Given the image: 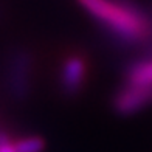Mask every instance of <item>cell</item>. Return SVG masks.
I'll return each instance as SVG.
<instances>
[{"instance_id":"cell-7","label":"cell","mask_w":152,"mask_h":152,"mask_svg":"<svg viewBox=\"0 0 152 152\" xmlns=\"http://www.w3.org/2000/svg\"><path fill=\"white\" fill-rule=\"evenodd\" d=\"M0 152H16L14 143L5 132H0Z\"/></svg>"},{"instance_id":"cell-6","label":"cell","mask_w":152,"mask_h":152,"mask_svg":"<svg viewBox=\"0 0 152 152\" xmlns=\"http://www.w3.org/2000/svg\"><path fill=\"white\" fill-rule=\"evenodd\" d=\"M16 152H44L47 148V141L40 135H28L12 141Z\"/></svg>"},{"instance_id":"cell-2","label":"cell","mask_w":152,"mask_h":152,"mask_svg":"<svg viewBox=\"0 0 152 152\" xmlns=\"http://www.w3.org/2000/svg\"><path fill=\"white\" fill-rule=\"evenodd\" d=\"M33 56L25 50H17L10 54L6 65V86L8 92L16 99H26L33 87Z\"/></svg>"},{"instance_id":"cell-4","label":"cell","mask_w":152,"mask_h":152,"mask_svg":"<svg viewBox=\"0 0 152 152\" xmlns=\"http://www.w3.org/2000/svg\"><path fill=\"white\" fill-rule=\"evenodd\" d=\"M152 104V87L124 84L112 98V107L118 115L129 116Z\"/></svg>"},{"instance_id":"cell-3","label":"cell","mask_w":152,"mask_h":152,"mask_svg":"<svg viewBox=\"0 0 152 152\" xmlns=\"http://www.w3.org/2000/svg\"><path fill=\"white\" fill-rule=\"evenodd\" d=\"M88 75V65L82 54H68L62 59L59 67V88L68 98L78 96L86 87Z\"/></svg>"},{"instance_id":"cell-5","label":"cell","mask_w":152,"mask_h":152,"mask_svg":"<svg viewBox=\"0 0 152 152\" xmlns=\"http://www.w3.org/2000/svg\"><path fill=\"white\" fill-rule=\"evenodd\" d=\"M124 76H126V84L152 87V58L132 62L126 68Z\"/></svg>"},{"instance_id":"cell-1","label":"cell","mask_w":152,"mask_h":152,"mask_svg":"<svg viewBox=\"0 0 152 152\" xmlns=\"http://www.w3.org/2000/svg\"><path fill=\"white\" fill-rule=\"evenodd\" d=\"M113 39L121 44L138 45L152 37V22L134 3L121 0H78Z\"/></svg>"}]
</instances>
